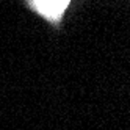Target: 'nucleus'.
Segmentation results:
<instances>
[{
    "label": "nucleus",
    "mask_w": 130,
    "mask_h": 130,
    "mask_svg": "<svg viewBox=\"0 0 130 130\" xmlns=\"http://www.w3.org/2000/svg\"><path fill=\"white\" fill-rule=\"evenodd\" d=\"M74 0H24L28 11L35 13L52 30L60 31Z\"/></svg>",
    "instance_id": "1"
}]
</instances>
